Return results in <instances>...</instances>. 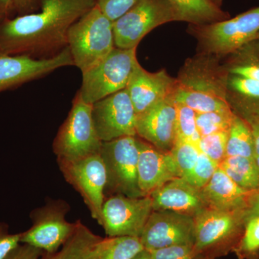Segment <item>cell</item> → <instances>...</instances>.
Returning a JSON list of instances; mask_svg holds the SVG:
<instances>
[{"label":"cell","mask_w":259,"mask_h":259,"mask_svg":"<svg viewBox=\"0 0 259 259\" xmlns=\"http://www.w3.org/2000/svg\"><path fill=\"white\" fill-rule=\"evenodd\" d=\"M175 105L177 110V138L197 146L201 136L196 122L197 112L179 102H175Z\"/></svg>","instance_id":"cell-31"},{"label":"cell","mask_w":259,"mask_h":259,"mask_svg":"<svg viewBox=\"0 0 259 259\" xmlns=\"http://www.w3.org/2000/svg\"><path fill=\"white\" fill-rule=\"evenodd\" d=\"M140 1L141 0H97L96 6L114 23Z\"/></svg>","instance_id":"cell-36"},{"label":"cell","mask_w":259,"mask_h":259,"mask_svg":"<svg viewBox=\"0 0 259 259\" xmlns=\"http://www.w3.org/2000/svg\"><path fill=\"white\" fill-rule=\"evenodd\" d=\"M153 211L150 196L131 197L114 194L105 198L99 225L108 237L140 238Z\"/></svg>","instance_id":"cell-11"},{"label":"cell","mask_w":259,"mask_h":259,"mask_svg":"<svg viewBox=\"0 0 259 259\" xmlns=\"http://www.w3.org/2000/svg\"><path fill=\"white\" fill-rule=\"evenodd\" d=\"M178 15L180 22L204 25L223 21L230 15L210 0H167Z\"/></svg>","instance_id":"cell-22"},{"label":"cell","mask_w":259,"mask_h":259,"mask_svg":"<svg viewBox=\"0 0 259 259\" xmlns=\"http://www.w3.org/2000/svg\"><path fill=\"white\" fill-rule=\"evenodd\" d=\"M226 156L254 159V140L251 127L246 120L236 115L228 132Z\"/></svg>","instance_id":"cell-27"},{"label":"cell","mask_w":259,"mask_h":259,"mask_svg":"<svg viewBox=\"0 0 259 259\" xmlns=\"http://www.w3.org/2000/svg\"><path fill=\"white\" fill-rule=\"evenodd\" d=\"M40 0H15V13L18 15L36 12L40 8Z\"/></svg>","instance_id":"cell-39"},{"label":"cell","mask_w":259,"mask_h":259,"mask_svg":"<svg viewBox=\"0 0 259 259\" xmlns=\"http://www.w3.org/2000/svg\"><path fill=\"white\" fill-rule=\"evenodd\" d=\"M235 115L231 109L197 113L196 122L199 135L203 137L215 133L229 131Z\"/></svg>","instance_id":"cell-29"},{"label":"cell","mask_w":259,"mask_h":259,"mask_svg":"<svg viewBox=\"0 0 259 259\" xmlns=\"http://www.w3.org/2000/svg\"><path fill=\"white\" fill-rule=\"evenodd\" d=\"M44 251L27 244L20 245L6 259H40Z\"/></svg>","instance_id":"cell-38"},{"label":"cell","mask_w":259,"mask_h":259,"mask_svg":"<svg viewBox=\"0 0 259 259\" xmlns=\"http://www.w3.org/2000/svg\"><path fill=\"white\" fill-rule=\"evenodd\" d=\"M92 111L93 105L83 101L78 92L53 144L57 158H77L100 152L102 141L94 125Z\"/></svg>","instance_id":"cell-7"},{"label":"cell","mask_w":259,"mask_h":259,"mask_svg":"<svg viewBox=\"0 0 259 259\" xmlns=\"http://www.w3.org/2000/svg\"><path fill=\"white\" fill-rule=\"evenodd\" d=\"M136 134L155 147L171 152L177 140V110L172 97L137 115Z\"/></svg>","instance_id":"cell-16"},{"label":"cell","mask_w":259,"mask_h":259,"mask_svg":"<svg viewBox=\"0 0 259 259\" xmlns=\"http://www.w3.org/2000/svg\"><path fill=\"white\" fill-rule=\"evenodd\" d=\"M180 22L178 15L167 0H141L113 23L116 48H137L146 35L160 25Z\"/></svg>","instance_id":"cell-10"},{"label":"cell","mask_w":259,"mask_h":259,"mask_svg":"<svg viewBox=\"0 0 259 259\" xmlns=\"http://www.w3.org/2000/svg\"><path fill=\"white\" fill-rule=\"evenodd\" d=\"M228 132L215 133L201 137L197 144L200 152L220 164L227 156Z\"/></svg>","instance_id":"cell-33"},{"label":"cell","mask_w":259,"mask_h":259,"mask_svg":"<svg viewBox=\"0 0 259 259\" xmlns=\"http://www.w3.org/2000/svg\"><path fill=\"white\" fill-rule=\"evenodd\" d=\"M193 217L168 210H153L140 240L144 249L153 250L180 245H194Z\"/></svg>","instance_id":"cell-14"},{"label":"cell","mask_w":259,"mask_h":259,"mask_svg":"<svg viewBox=\"0 0 259 259\" xmlns=\"http://www.w3.org/2000/svg\"><path fill=\"white\" fill-rule=\"evenodd\" d=\"M153 210H168L195 217L209 208L201 189L182 177L174 179L149 194Z\"/></svg>","instance_id":"cell-19"},{"label":"cell","mask_w":259,"mask_h":259,"mask_svg":"<svg viewBox=\"0 0 259 259\" xmlns=\"http://www.w3.org/2000/svg\"><path fill=\"white\" fill-rule=\"evenodd\" d=\"M255 40H256L257 41H258V44H259V33H258V36H257L256 39H255Z\"/></svg>","instance_id":"cell-47"},{"label":"cell","mask_w":259,"mask_h":259,"mask_svg":"<svg viewBox=\"0 0 259 259\" xmlns=\"http://www.w3.org/2000/svg\"><path fill=\"white\" fill-rule=\"evenodd\" d=\"M175 102L190 107L197 113L220 111L231 109L226 99L213 95L185 90L177 86L172 95Z\"/></svg>","instance_id":"cell-28"},{"label":"cell","mask_w":259,"mask_h":259,"mask_svg":"<svg viewBox=\"0 0 259 259\" xmlns=\"http://www.w3.org/2000/svg\"><path fill=\"white\" fill-rule=\"evenodd\" d=\"M67 47L74 66L87 72L115 49L113 22L95 5L70 27Z\"/></svg>","instance_id":"cell-2"},{"label":"cell","mask_w":259,"mask_h":259,"mask_svg":"<svg viewBox=\"0 0 259 259\" xmlns=\"http://www.w3.org/2000/svg\"><path fill=\"white\" fill-rule=\"evenodd\" d=\"M139 156L138 180L142 194L148 196L153 191L174 179L181 177L171 152H165L139 136Z\"/></svg>","instance_id":"cell-18"},{"label":"cell","mask_w":259,"mask_h":259,"mask_svg":"<svg viewBox=\"0 0 259 259\" xmlns=\"http://www.w3.org/2000/svg\"><path fill=\"white\" fill-rule=\"evenodd\" d=\"M249 259H259V255H257V256L253 257V258H250Z\"/></svg>","instance_id":"cell-45"},{"label":"cell","mask_w":259,"mask_h":259,"mask_svg":"<svg viewBox=\"0 0 259 259\" xmlns=\"http://www.w3.org/2000/svg\"><path fill=\"white\" fill-rule=\"evenodd\" d=\"M248 123L251 127L254 140V160L259 168V120Z\"/></svg>","instance_id":"cell-41"},{"label":"cell","mask_w":259,"mask_h":259,"mask_svg":"<svg viewBox=\"0 0 259 259\" xmlns=\"http://www.w3.org/2000/svg\"><path fill=\"white\" fill-rule=\"evenodd\" d=\"M136 49L115 47L105 59L83 73L79 91L83 101L93 105L125 89L139 64Z\"/></svg>","instance_id":"cell-6"},{"label":"cell","mask_w":259,"mask_h":259,"mask_svg":"<svg viewBox=\"0 0 259 259\" xmlns=\"http://www.w3.org/2000/svg\"><path fill=\"white\" fill-rule=\"evenodd\" d=\"M5 18V17L2 16V15H0V22L2 21V20H3V19Z\"/></svg>","instance_id":"cell-46"},{"label":"cell","mask_w":259,"mask_h":259,"mask_svg":"<svg viewBox=\"0 0 259 259\" xmlns=\"http://www.w3.org/2000/svg\"><path fill=\"white\" fill-rule=\"evenodd\" d=\"M15 12V0H0V15L8 18Z\"/></svg>","instance_id":"cell-42"},{"label":"cell","mask_w":259,"mask_h":259,"mask_svg":"<svg viewBox=\"0 0 259 259\" xmlns=\"http://www.w3.org/2000/svg\"><path fill=\"white\" fill-rule=\"evenodd\" d=\"M219 166L244 190H259V168L253 158L227 156Z\"/></svg>","instance_id":"cell-26"},{"label":"cell","mask_w":259,"mask_h":259,"mask_svg":"<svg viewBox=\"0 0 259 259\" xmlns=\"http://www.w3.org/2000/svg\"><path fill=\"white\" fill-rule=\"evenodd\" d=\"M20 245V233H10L9 226L0 222V259H6Z\"/></svg>","instance_id":"cell-37"},{"label":"cell","mask_w":259,"mask_h":259,"mask_svg":"<svg viewBox=\"0 0 259 259\" xmlns=\"http://www.w3.org/2000/svg\"><path fill=\"white\" fill-rule=\"evenodd\" d=\"M176 86L177 79L169 76L166 70L148 72L139 63L125 89L139 115L162 100L172 97Z\"/></svg>","instance_id":"cell-17"},{"label":"cell","mask_w":259,"mask_h":259,"mask_svg":"<svg viewBox=\"0 0 259 259\" xmlns=\"http://www.w3.org/2000/svg\"><path fill=\"white\" fill-rule=\"evenodd\" d=\"M228 74L239 75L259 81V44L248 42L226 57L223 63Z\"/></svg>","instance_id":"cell-25"},{"label":"cell","mask_w":259,"mask_h":259,"mask_svg":"<svg viewBox=\"0 0 259 259\" xmlns=\"http://www.w3.org/2000/svg\"><path fill=\"white\" fill-rule=\"evenodd\" d=\"M97 0H40V11L0 22V52L36 59L50 58L67 47L70 27Z\"/></svg>","instance_id":"cell-1"},{"label":"cell","mask_w":259,"mask_h":259,"mask_svg":"<svg viewBox=\"0 0 259 259\" xmlns=\"http://www.w3.org/2000/svg\"><path fill=\"white\" fill-rule=\"evenodd\" d=\"M66 182L79 192L93 219L100 223L105 202L107 172L100 153L77 158H57Z\"/></svg>","instance_id":"cell-9"},{"label":"cell","mask_w":259,"mask_h":259,"mask_svg":"<svg viewBox=\"0 0 259 259\" xmlns=\"http://www.w3.org/2000/svg\"><path fill=\"white\" fill-rule=\"evenodd\" d=\"M218 167L219 164L217 162L213 161L204 153H199L198 159L189 182L191 185L202 190L211 180Z\"/></svg>","instance_id":"cell-34"},{"label":"cell","mask_w":259,"mask_h":259,"mask_svg":"<svg viewBox=\"0 0 259 259\" xmlns=\"http://www.w3.org/2000/svg\"><path fill=\"white\" fill-rule=\"evenodd\" d=\"M233 253L238 259H249L259 255V217L246 221L244 233Z\"/></svg>","instance_id":"cell-32"},{"label":"cell","mask_w":259,"mask_h":259,"mask_svg":"<svg viewBox=\"0 0 259 259\" xmlns=\"http://www.w3.org/2000/svg\"><path fill=\"white\" fill-rule=\"evenodd\" d=\"M143 250L137 237L107 236L98 242L88 259H133Z\"/></svg>","instance_id":"cell-24"},{"label":"cell","mask_w":259,"mask_h":259,"mask_svg":"<svg viewBox=\"0 0 259 259\" xmlns=\"http://www.w3.org/2000/svg\"><path fill=\"white\" fill-rule=\"evenodd\" d=\"M199 151L197 145L177 138L171 151L181 177L190 182L192 171L198 159Z\"/></svg>","instance_id":"cell-30"},{"label":"cell","mask_w":259,"mask_h":259,"mask_svg":"<svg viewBox=\"0 0 259 259\" xmlns=\"http://www.w3.org/2000/svg\"><path fill=\"white\" fill-rule=\"evenodd\" d=\"M155 259H208L199 253L194 245H180L149 250Z\"/></svg>","instance_id":"cell-35"},{"label":"cell","mask_w":259,"mask_h":259,"mask_svg":"<svg viewBox=\"0 0 259 259\" xmlns=\"http://www.w3.org/2000/svg\"><path fill=\"white\" fill-rule=\"evenodd\" d=\"M226 100L233 112L247 122L259 120V81L228 74Z\"/></svg>","instance_id":"cell-21"},{"label":"cell","mask_w":259,"mask_h":259,"mask_svg":"<svg viewBox=\"0 0 259 259\" xmlns=\"http://www.w3.org/2000/svg\"><path fill=\"white\" fill-rule=\"evenodd\" d=\"M254 217H259V190L253 191L245 209V221Z\"/></svg>","instance_id":"cell-40"},{"label":"cell","mask_w":259,"mask_h":259,"mask_svg":"<svg viewBox=\"0 0 259 259\" xmlns=\"http://www.w3.org/2000/svg\"><path fill=\"white\" fill-rule=\"evenodd\" d=\"M133 259H155L154 257L151 254V252L148 250H143L142 251L138 253Z\"/></svg>","instance_id":"cell-43"},{"label":"cell","mask_w":259,"mask_h":259,"mask_svg":"<svg viewBox=\"0 0 259 259\" xmlns=\"http://www.w3.org/2000/svg\"><path fill=\"white\" fill-rule=\"evenodd\" d=\"M210 1L214 3V5H217V6L221 8V5H222L223 0H210Z\"/></svg>","instance_id":"cell-44"},{"label":"cell","mask_w":259,"mask_h":259,"mask_svg":"<svg viewBox=\"0 0 259 259\" xmlns=\"http://www.w3.org/2000/svg\"><path fill=\"white\" fill-rule=\"evenodd\" d=\"M101 238L79 220L74 234L61 249L44 253L40 259H88Z\"/></svg>","instance_id":"cell-23"},{"label":"cell","mask_w":259,"mask_h":259,"mask_svg":"<svg viewBox=\"0 0 259 259\" xmlns=\"http://www.w3.org/2000/svg\"><path fill=\"white\" fill-rule=\"evenodd\" d=\"M189 32L198 41V54L223 59L256 39L259 33V7L217 23L190 25Z\"/></svg>","instance_id":"cell-3"},{"label":"cell","mask_w":259,"mask_h":259,"mask_svg":"<svg viewBox=\"0 0 259 259\" xmlns=\"http://www.w3.org/2000/svg\"><path fill=\"white\" fill-rule=\"evenodd\" d=\"M195 249L208 259L233 252L244 233L245 209L207 208L194 218Z\"/></svg>","instance_id":"cell-4"},{"label":"cell","mask_w":259,"mask_h":259,"mask_svg":"<svg viewBox=\"0 0 259 259\" xmlns=\"http://www.w3.org/2000/svg\"><path fill=\"white\" fill-rule=\"evenodd\" d=\"M221 59L206 54H198L187 59L177 78V86L226 99L228 73L220 63Z\"/></svg>","instance_id":"cell-15"},{"label":"cell","mask_w":259,"mask_h":259,"mask_svg":"<svg viewBox=\"0 0 259 259\" xmlns=\"http://www.w3.org/2000/svg\"><path fill=\"white\" fill-rule=\"evenodd\" d=\"M69 66H74V62L68 47L56 55L44 59L0 52V93Z\"/></svg>","instance_id":"cell-12"},{"label":"cell","mask_w":259,"mask_h":259,"mask_svg":"<svg viewBox=\"0 0 259 259\" xmlns=\"http://www.w3.org/2000/svg\"><path fill=\"white\" fill-rule=\"evenodd\" d=\"M92 115L102 142L137 136V114L126 89L93 104Z\"/></svg>","instance_id":"cell-13"},{"label":"cell","mask_w":259,"mask_h":259,"mask_svg":"<svg viewBox=\"0 0 259 259\" xmlns=\"http://www.w3.org/2000/svg\"><path fill=\"white\" fill-rule=\"evenodd\" d=\"M107 172L105 198L114 194L144 197L138 180L139 147L137 136L102 142L100 151Z\"/></svg>","instance_id":"cell-5"},{"label":"cell","mask_w":259,"mask_h":259,"mask_svg":"<svg viewBox=\"0 0 259 259\" xmlns=\"http://www.w3.org/2000/svg\"><path fill=\"white\" fill-rule=\"evenodd\" d=\"M69 203L62 199L50 200L30 213L32 226L20 233V243L31 245L44 253H55L65 244L77 227L78 221L68 222Z\"/></svg>","instance_id":"cell-8"},{"label":"cell","mask_w":259,"mask_h":259,"mask_svg":"<svg viewBox=\"0 0 259 259\" xmlns=\"http://www.w3.org/2000/svg\"><path fill=\"white\" fill-rule=\"evenodd\" d=\"M202 192L209 208L233 211L245 209L253 191L237 185L219 166Z\"/></svg>","instance_id":"cell-20"}]
</instances>
